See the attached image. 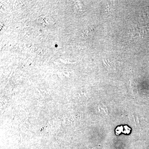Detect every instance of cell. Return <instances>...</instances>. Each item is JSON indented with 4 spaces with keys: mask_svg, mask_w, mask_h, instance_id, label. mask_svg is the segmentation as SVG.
I'll use <instances>...</instances> for the list:
<instances>
[{
    "mask_svg": "<svg viewBox=\"0 0 149 149\" xmlns=\"http://www.w3.org/2000/svg\"><path fill=\"white\" fill-rule=\"evenodd\" d=\"M38 21L44 27H49L54 24L53 19L49 16H42L38 19Z\"/></svg>",
    "mask_w": 149,
    "mask_h": 149,
    "instance_id": "1",
    "label": "cell"
},
{
    "mask_svg": "<svg viewBox=\"0 0 149 149\" xmlns=\"http://www.w3.org/2000/svg\"><path fill=\"white\" fill-rule=\"evenodd\" d=\"M123 127L122 126H120V127H118L116 128V134L118 135V134H120L121 132L123 133H125V134H129L130 132V130L131 129L129 128H128V126H125V130H123Z\"/></svg>",
    "mask_w": 149,
    "mask_h": 149,
    "instance_id": "2",
    "label": "cell"
}]
</instances>
